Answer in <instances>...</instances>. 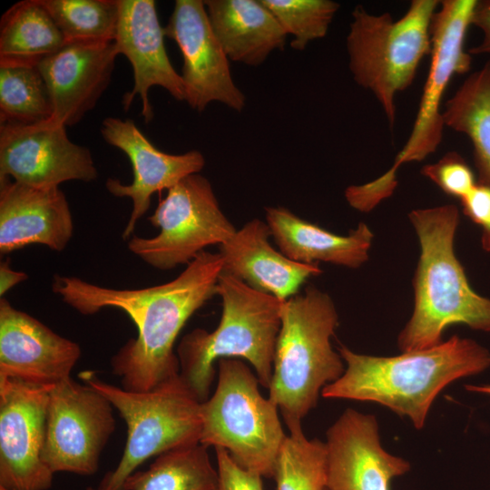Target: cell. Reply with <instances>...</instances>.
<instances>
[{"mask_svg":"<svg viewBox=\"0 0 490 490\" xmlns=\"http://www.w3.org/2000/svg\"><path fill=\"white\" fill-rule=\"evenodd\" d=\"M338 351L346 368L323 388V397L377 403L407 417L418 430L446 387L490 367L489 349L457 335L435 347L393 357L358 354L346 346Z\"/></svg>","mask_w":490,"mask_h":490,"instance_id":"obj_2","label":"cell"},{"mask_svg":"<svg viewBox=\"0 0 490 490\" xmlns=\"http://www.w3.org/2000/svg\"><path fill=\"white\" fill-rule=\"evenodd\" d=\"M421 173L445 193L459 200L467 195L477 182L467 162L456 152H448L436 162L425 165Z\"/></svg>","mask_w":490,"mask_h":490,"instance_id":"obj_31","label":"cell"},{"mask_svg":"<svg viewBox=\"0 0 490 490\" xmlns=\"http://www.w3.org/2000/svg\"><path fill=\"white\" fill-rule=\"evenodd\" d=\"M163 28L182 55L185 102L200 113L212 102L241 112L246 97L232 79L230 60L211 26L204 1L176 0Z\"/></svg>","mask_w":490,"mask_h":490,"instance_id":"obj_14","label":"cell"},{"mask_svg":"<svg viewBox=\"0 0 490 490\" xmlns=\"http://www.w3.org/2000/svg\"><path fill=\"white\" fill-rule=\"evenodd\" d=\"M327 464L325 442L308 439L303 431L288 435L273 476L277 490H326Z\"/></svg>","mask_w":490,"mask_h":490,"instance_id":"obj_29","label":"cell"},{"mask_svg":"<svg viewBox=\"0 0 490 490\" xmlns=\"http://www.w3.org/2000/svg\"><path fill=\"white\" fill-rule=\"evenodd\" d=\"M477 0H443L431 24L430 66L410 135L392 167L382 176L359 186L362 201L376 207L392 195L396 173L403 164L423 161L443 139L442 100L454 75L467 73L472 56L465 49L467 30Z\"/></svg>","mask_w":490,"mask_h":490,"instance_id":"obj_9","label":"cell"},{"mask_svg":"<svg viewBox=\"0 0 490 490\" xmlns=\"http://www.w3.org/2000/svg\"><path fill=\"white\" fill-rule=\"evenodd\" d=\"M207 448L198 443L162 453L148 469L132 473L122 490H219Z\"/></svg>","mask_w":490,"mask_h":490,"instance_id":"obj_26","label":"cell"},{"mask_svg":"<svg viewBox=\"0 0 490 490\" xmlns=\"http://www.w3.org/2000/svg\"><path fill=\"white\" fill-rule=\"evenodd\" d=\"M211 26L230 61L263 64L283 50L287 34L261 0L204 1Z\"/></svg>","mask_w":490,"mask_h":490,"instance_id":"obj_23","label":"cell"},{"mask_svg":"<svg viewBox=\"0 0 490 490\" xmlns=\"http://www.w3.org/2000/svg\"><path fill=\"white\" fill-rule=\"evenodd\" d=\"M80 346L0 299V377L39 386L71 378Z\"/></svg>","mask_w":490,"mask_h":490,"instance_id":"obj_17","label":"cell"},{"mask_svg":"<svg viewBox=\"0 0 490 490\" xmlns=\"http://www.w3.org/2000/svg\"><path fill=\"white\" fill-rule=\"evenodd\" d=\"M326 490H390L410 470L406 459L382 446L374 415L348 408L327 431Z\"/></svg>","mask_w":490,"mask_h":490,"instance_id":"obj_15","label":"cell"},{"mask_svg":"<svg viewBox=\"0 0 490 490\" xmlns=\"http://www.w3.org/2000/svg\"><path fill=\"white\" fill-rule=\"evenodd\" d=\"M111 402L69 378L50 389L42 459L54 474L91 475L115 429Z\"/></svg>","mask_w":490,"mask_h":490,"instance_id":"obj_11","label":"cell"},{"mask_svg":"<svg viewBox=\"0 0 490 490\" xmlns=\"http://www.w3.org/2000/svg\"><path fill=\"white\" fill-rule=\"evenodd\" d=\"M81 378L104 396L127 426L124 450L117 466L98 490H122L126 479L152 456L200 443L201 402L180 374L148 391H130L84 371Z\"/></svg>","mask_w":490,"mask_h":490,"instance_id":"obj_8","label":"cell"},{"mask_svg":"<svg viewBox=\"0 0 490 490\" xmlns=\"http://www.w3.org/2000/svg\"><path fill=\"white\" fill-rule=\"evenodd\" d=\"M265 221L279 251L293 261L357 269L368 260L374 234L364 222L348 235H337L282 206L265 208Z\"/></svg>","mask_w":490,"mask_h":490,"instance_id":"obj_22","label":"cell"},{"mask_svg":"<svg viewBox=\"0 0 490 490\" xmlns=\"http://www.w3.org/2000/svg\"><path fill=\"white\" fill-rule=\"evenodd\" d=\"M219 490H263L262 476L238 466L223 448H215Z\"/></svg>","mask_w":490,"mask_h":490,"instance_id":"obj_32","label":"cell"},{"mask_svg":"<svg viewBox=\"0 0 490 490\" xmlns=\"http://www.w3.org/2000/svg\"><path fill=\"white\" fill-rule=\"evenodd\" d=\"M274 15L285 33L292 36L290 46L304 50L314 41L326 36L339 9L332 0H261Z\"/></svg>","mask_w":490,"mask_h":490,"instance_id":"obj_30","label":"cell"},{"mask_svg":"<svg viewBox=\"0 0 490 490\" xmlns=\"http://www.w3.org/2000/svg\"><path fill=\"white\" fill-rule=\"evenodd\" d=\"M270 237L266 221L253 219L245 223L219 246L221 273L285 301L299 293L307 279L322 270L318 264L289 260L271 246Z\"/></svg>","mask_w":490,"mask_h":490,"instance_id":"obj_21","label":"cell"},{"mask_svg":"<svg viewBox=\"0 0 490 490\" xmlns=\"http://www.w3.org/2000/svg\"><path fill=\"white\" fill-rule=\"evenodd\" d=\"M0 490H9V489L0 486Z\"/></svg>","mask_w":490,"mask_h":490,"instance_id":"obj_38","label":"cell"},{"mask_svg":"<svg viewBox=\"0 0 490 490\" xmlns=\"http://www.w3.org/2000/svg\"><path fill=\"white\" fill-rule=\"evenodd\" d=\"M221 316L211 332L196 328L178 347L180 376L198 400L208 399L214 379V363L240 358L255 369L260 384L270 388L282 302L242 281L221 273L216 289Z\"/></svg>","mask_w":490,"mask_h":490,"instance_id":"obj_5","label":"cell"},{"mask_svg":"<svg viewBox=\"0 0 490 490\" xmlns=\"http://www.w3.org/2000/svg\"><path fill=\"white\" fill-rule=\"evenodd\" d=\"M465 388L469 392L483 394L490 397V385H466Z\"/></svg>","mask_w":490,"mask_h":490,"instance_id":"obj_36","label":"cell"},{"mask_svg":"<svg viewBox=\"0 0 490 490\" xmlns=\"http://www.w3.org/2000/svg\"><path fill=\"white\" fill-rule=\"evenodd\" d=\"M221 270L220 254L204 250L178 277L161 285L118 289L56 274L52 289L81 314L116 308L130 317L137 337L113 356L111 367L122 388L142 392L180 374L175 340L187 320L216 295Z\"/></svg>","mask_w":490,"mask_h":490,"instance_id":"obj_1","label":"cell"},{"mask_svg":"<svg viewBox=\"0 0 490 490\" xmlns=\"http://www.w3.org/2000/svg\"><path fill=\"white\" fill-rule=\"evenodd\" d=\"M42 0H23L0 22V63L37 65L65 44Z\"/></svg>","mask_w":490,"mask_h":490,"instance_id":"obj_24","label":"cell"},{"mask_svg":"<svg viewBox=\"0 0 490 490\" xmlns=\"http://www.w3.org/2000/svg\"><path fill=\"white\" fill-rule=\"evenodd\" d=\"M148 220L160 228L159 234L133 236L127 247L162 270L188 265L207 247L220 246L237 230L220 210L210 181L199 173L169 189Z\"/></svg>","mask_w":490,"mask_h":490,"instance_id":"obj_10","label":"cell"},{"mask_svg":"<svg viewBox=\"0 0 490 490\" xmlns=\"http://www.w3.org/2000/svg\"><path fill=\"white\" fill-rule=\"evenodd\" d=\"M338 325L333 299L315 286L282 302L269 398L289 434L303 431L302 420L316 407L323 388L345 371L330 342Z\"/></svg>","mask_w":490,"mask_h":490,"instance_id":"obj_4","label":"cell"},{"mask_svg":"<svg viewBox=\"0 0 490 490\" xmlns=\"http://www.w3.org/2000/svg\"><path fill=\"white\" fill-rule=\"evenodd\" d=\"M85 490H98V489H95V488H93V487H92V486H89V487H87Z\"/></svg>","mask_w":490,"mask_h":490,"instance_id":"obj_37","label":"cell"},{"mask_svg":"<svg viewBox=\"0 0 490 490\" xmlns=\"http://www.w3.org/2000/svg\"><path fill=\"white\" fill-rule=\"evenodd\" d=\"M74 231L70 207L59 187L35 188L0 181V253L32 244L62 251Z\"/></svg>","mask_w":490,"mask_h":490,"instance_id":"obj_20","label":"cell"},{"mask_svg":"<svg viewBox=\"0 0 490 490\" xmlns=\"http://www.w3.org/2000/svg\"><path fill=\"white\" fill-rule=\"evenodd\" d=\"M472 25L482 33L481 41L467 49L472 55H490V0H479L474 10Z\"/></svg>","mask_w":490,"mask_h":490,"instance_id":"obj_34","label":"cell"},{"mask_svg":"<svg viewBox=\"0 0 490 490\" xmlns=\"http://www.w3.org/2000/svg\"><path fill=\"white\" fill-rule=\"evenodd\" d=\"M442 116L445 126L468 137L477 182L490 187V59L445 103Z\"/></svg>","mask_w":490,"mask_h":490,"instance_id":"obj_25","label":"cell"},{"mask_svg":"<svg viewBox=\"0 0 490 490\" xmlns=\"http://www.w3.org/2000/svg\"><path fill=\"white\" fill-rule=\"evenodd\" d=\"M118 52L114 42L65 43L37 67L50 94L53 116L73 126L92 110L106 90Z\"/></svg>","mask_w":490,"mask_h":490,"instance_id":"obj_19","label":"cell"},{"mask_svg":"<svg viewBox=\"0 0 490 490\" xmlns=\"http://www.w3.org/2000/svg\"><path fill=\"white\" fill-rule=\"evenodd\" d=\"M460 201L464 213L482 229V249L490 252V187L476 182Z\"/></svg>","mask_w":490,"mask_h":490,"instance_id":"obj_33","label":"cell"},{"mask_svg":"<svg viewBox=\"0 0 490 490\" xmlns=\"http://www.w3.org/2000/svg\"><path fill=\"white\" fill-rule=\"evenodd\" d=\"M101 133L107 143L127 155L132 167V183L123 184L114 178H109L105 183L112 195L132 200V212L122 233V239L126 240L150 208L152 196L157 191H168L186 176L199 173L205 165V159L197 150L182 154L162 152L131 119L105 118Z\"/></svg>","mask_w":490,"mask_h":490,"instance_id":"obj_16","label":"cell"},{"mask_svg":"<svg viewBox=\"0 0 490 490\" xmlns=\"http://www.w3.org/2000/svg\"><path fill=\"white\" fill-rule=\"evenodd\" d=\"M438 0H413L398 20L389 13L372 15L363 5L351 13L346 39L354 81L379 103L390 128L396 121L395 99L413 83L417 68L430 54L431 24Z\"/></svg>","mask_w":490,"mask_h":490,"instance_id":"obj_6","label":"cell"},{"mask_svg":"<svg viewBox=\"0 0 490 490\" xmlns=\"http://www.w3.org/2000/svg\"><path fill=\"white\" fill-rule=\"evenodd\" d=\"M98 176L90 150L73 142L66 126L53 118L35 123L0 125V181L35 188Z\"/></svg>","mask_w":490,"mask_h":490,"instance_id":"obj_13","label":"cell"},{"mask_svg":"<svg viewBox=\"0 0 490 490\" xmlns=\"http://www.w3.org/2000/svg\"><path fill=\"white\" fill-rule=\"evenodd\" d=\"M12 377H0V486L47 490L54 473L44 463L49 392Z\"/></svg>","mask_w":490,"mask_h":490,"instance_id":"obj_12","label":"cell"},{"mask_svg":"<svg viewBox=\"0 0 490 490\" xmlns=\"http://www.w3.org/2000/svg\"><path fill=\"white\" fill-rule=\"evenodd\" d=\"M120 12L114 44L119 54L131 63L133 86L122 97L128 111L134 97L142 101V113L146 123L153 118L149 99L152 86L165 89L175 100L185 101L181 75L172 66L164 44L162 27L153 0H119Z\"/></svg>","mask_w":490,"mask_h":490,"instance_id":"obj_18","label":"cell"},{"mask_svg":"<svg viewBox=\"0 0 490 490\" xmlns=\"http://www.w3.org/2000/svg\"><path fill=\"white\" fill-rule=\"evenodd\" d=\"M52 116L50 94L37 65L0 63V122L29 124Z\"/></svg>","mask_w":490,"mask_h":490,"instance_id":"obj_27","label":"cell"},{"mask_svg":"<svg viewBox=\"0 0 490 490\" xmlns=\"http://www.w3.org/2000/svg\"><path fill=\"white\" fill-rule=\"evenodd\" d=\"M213 395L201 404L200 444L225 449L243 469L274 476L287 437L278 407L260 392V381L240 359L219 360Z\"/></svg>","mask_w":490,"mask_h":490,"instance_id":"obj_7","label":"cell"},{"mask_svg":"<svg viewBox=\"0 0 490 490\" xmlns=\"http://www.w3.org/2000/svg\"><path fill=\"white\" fill-rule=\"evenodd\" d=\"M66 43L113 42L119 0H42Z\"/></svg>","mask_w":490,"mask_h":490,"instance_id":"obj_28","label":"cell"},{"mask_svg":"<svg viewBox=\"0 0 490 490\" xmlns=\"http://www.w3.org/2000/svg\"><path fill=\"white\" fill-rule=\"evenodd\" d=\"M420 254L413 278L414 309L397 336L401 352L421 350L441 342L454 324L490 333V299L470 286L454 250L459 223L456 205L415 209L408 214Z\"/></svg>","mask_w":490,"mask_h":490,"instance_id":"obj_3","label":"cell"},{"mask_svg":"<svg viewBox=\"0 0 490 490\" xmlns=\"http://www.w3.org/2000/svg\"><path fill=\"white\" fill-rule=\"evenodd\" d=\"M28 279L24 271L14 270L10 267V260H5L0 264V295L1 298L14 286Z\"/></svg>","mask_w":490,"mask_h":490,"instance_id":"obj_35","label":"cell"}]
</instances>
